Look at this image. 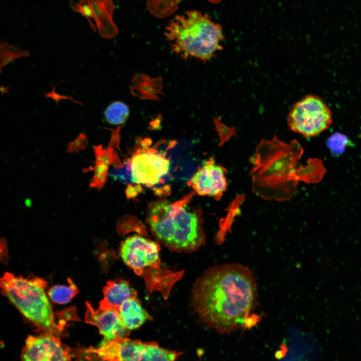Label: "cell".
Returning <instances> with one entry per match:
<instances>
[{"label": "cell", "mask_w": 361, "mask_h": 361, "mask_svg": "<svg viewBox=\"0 0 361 361\" xmlns=\"http://www.w3.org/2000/svg\"><path fill=\"white\" fill-rule=\"evenodd\" d=\"M257 285L249 268L238 264L216 265L197 279L192 302L201 320L220 333L251 328L260 317L252 314Z\"/></svg>", "instance_id": "1"}, {"label": "cell", "mask_w": 361, "mask_h": 361, "mask_svg": "<svg viewBox=\"0 0 361 361\" xmlns=\"http://www.w3.org/2000/svg\"><path fill=\"white\" fill-rule=\"evenodd\" d=\"M186 201L160 200L148 207L147 222L153 235L173 252H192L205 243L201 214Z\"/></svg>", "instance_id": "2"}, {"label": "cell", "mask_w": 361, "mask_h": 361, "mask_svg": "<svg viewBox=\"0 0 361 361\" xmlns=\"http://www.w3.org/2000/svg\"><path fill=\"white\" fill-rule=\"evenodd\" d=\"M172 51L184 59L208 61L222 49L224 37L221 26L213 22L207 14L197 10L176 16L164 31Z\"/></svg>", "instance_id": "3"}, {"label": "cell", "mask_w": 361, "mask_h": 361, "mask_svg": "<svg viewBox=\"0 0 361 361\" xmlns=\"http://www.w3.org/2000/svg\"><path fill=\"white\" fill-rule=\"evenodd\" d=\"M47 282L39 278H24L6 273L1 280L3 294L28 320L45 333L59 334L64 324L57 321L45 293Z\"/></svg>", "instance_id": "4"}, {"label": "cell", "mask_w": 361, "mask_h": 361, "mask_svg": "<svg viewBox=\"0 0 361 361\" xmlns=\"http://www.w3.org/2000/svg\"><path fill=\"white\" fill-rule=\"evenodd\" d=\"M84 350L100 361H176L182 353L161 347L155 342L127 337L103 341L99 347Z\"/></svg>", "instance_id": "5"}, {"label": "cell", "mask_w": 361, "mask_h": 361, "mask_svg": "<svg viewBox=\"0 0 361 361\" xmlns=\"http://www.w3.org/2000/svg\"><path fill=\"white\" fill-rule=\"evenodd\" d=\"M332 122L328 106L318 96L308 95L294 104L287 116L289 128L305 137L316 136Z\"/></svg>", "instance_id": "6"}, {"label": "cell", "mask_w": 361, "mask_h": 361, "mask_svg": "<svg viewBox=\"0 0 361 361\" xmlns=\"http://www.w3.org/2000/svg\"><path fill=\"white\" fill-rule=\"evenodd\" d=\"M158 242L139 235L126 238L120 244L119 254L124 263L138 275L160 266Z\"/></svg>", "instance_id": "7"}, {"label": "cell", "mask_w": 361, "mask_h": 361, "mask_svg": "<svg viewBox=\"0 0 361 361\" xmlns=\"http://www.w3.org/2000/svg\"><path fill=\"white\" fill-rule=\"evenodd\" d=\"M21 361H71L70 349L56 335L45 333L29 336L26 341Z\"/></svg>", "instance_id": "8"}, {"label": "cell", "mask_w": 361, "mask_h": 361, "mask_svg": "<svg viewBox=\"0 0 361 361\" xmlns=\"http://www.w3.org/2000/svg\"><path fill=\"white\" fill-rule=\"evenodd\" d=\"M130 162L133 183L149 187L159 183L170 167L164 156L150 151L136 153Z\"/></svg>", "instance_id": "9"}, {"label": "cell", "mask_w": 361, "mask_h": 361, "mask_svg": "<svg viewBox=\"0 0 361 361\" xmlns=\"http://www.w3.org/2000/svg\"><path fill=\"white\" fill-rule=\"evenodd\" d=\"M226 174L225 169L210 158L194 174L191 180V185L199 195L219 199L227 188Z\"/></svg>", "instance_id": "10"}, {"label": "cell", "mask_w": 361, "mask_h": 361, "mask_svg": "<svg viewBox=\"0 0 361 361\" xmlns=\"http://www.w3.org/2000/svg\"><path fill=\"white\" fill-rule=\"evenodd\" d=\"M85 320L98 328L105 341L127 337L130 332L123 323L118 310L100 307L95 309L88 302Z\"/></svg>", "instance_id": "11"}, {"label": "cell", "mask_w": 361, "mask_h": 361, "mask_svg": "<svg viewBox=\"0 0 361 361\" xmlns=\"http://www.w3.org/2000/svg\"><path fill=\"white\" fill-rule=\"evenodd\" d=\"M137 297L136 291L125 280L119 279L108 281L103 289V298L99 307L118 310L123 302Z\"/></svg>", "instance_id": "12"}, {"label": "cell", "mask_w": 361, "mask_h": 361, "mask_svg": "<svg viewBox=\"0 0 361 361\" xmlns=\"http://www.w3.org/2000/svg\"><path fill=\"white\" fill-rule=\"evenodd\" d=\"M94 17V22L100 35L110 38L117 33L113 21L114 6L112 0H88Z\"/></svg>", "instance_id": "13"}, {"label": "cell", "mask_w": 361, "mask_h": 361, "mask_svg": "<svg viewBox=\"0 0 361 361\" xmlns=\"http://www.w3.org/2000/svg\"><path fill=\"white\" fill-rule=\"evenodd\" d=\"M118 312L123 323L129 330L137 329L152 319L142 307L137 297L130 298L123 302L119 307Z\"/></svg>", "instance_id": "14"}, {"label": "cell", "mask_w": 361, "mask_h": 361, "mask_svg": "<svg viewBox=\"0 0 361 361\" xmlns=\"http://www.w3.org/2000/svg\"><path fill=\"white\" fill-rule=\"evenodd\" d=\"M68 285H56L51 287L48 295L51 299L58 304H65L69 302L78 292L76 285L68 279Z\"/></svg>", "instance_id": "15"}, {"label": "cell", "mask_w": 361, "mask_h": 361, "mask_svg": "<svg viewBox=\"0 0 361 361\" xmlns=\"http://www.w3.org/2000/svg\"><path fill=\"white\" fill-rule=\"evenodd\" d=\"M129 114L128 106L120 101H114L104 111L106 121L110 124L120 125L127 120Z\"/></svg>", "instance_id": "16"}, {"label": "cell", "mask_w": 361, "mask_h": 361, "mask_svg": "<svg viewBox=\"0 0 361 361\" xmlns=\"http://www.w3.org/2000/svg\"><path fill=\"white\" fill-rule=\"evenodd\" d=\"M350 144L348 138L339 132L333 134L327 140V145L334 156H339L343 153L346 146Z\"/></svg>", "instance_id": "17"}, {"label": "cell", "mask_w": 361, "mask_h": 361, "mask_svg": "<svg viewBox=\"0 0 361 361\" xmlns=\"http://www.w3.org/2000/svg\"><path fill=\"white\" fill-rule=\"evenodd\" d=\"M69 4L74 12L81 14L86 19L92 30L95 31L97 29L95 24L92 22H94V17L88 1L80 0L78 3H76L73 0H69Z\"/></svg>", "instance_id": "18"}, {"label": "cell", "mask_w": 361, "mask_h": 361, "mask_svg": "<svg viewBox=\"0 0 361 361\" xmlns=\"http://www.w3.org/2000/svg\"><path fill=\"white\" fill-rule=\"evenodd\" d=\"M108 175L114 180L124 183H133L130 160L120 167H116L108 170Z\"/></svg>", "instance_id": "19"}, {"label": "cell", "mask_w": 361, "mask_h": 361, "mask_svg": "<svg viewBox=\"0 0 361 361\" xmlns=\"http://www.w3.org/2000/svg\"><path fill=\"white\" fill-rule=\"evenodd\" d=\"M93 170H94V174L90 186L91 188L97 189H101L106 180L108 171L100 168H95Z\"/></svg>", "instance_id": "20"}, {"label": "cell", "mask_w": 361, "mask_h": 361, "mask_svg": "<svg viewBox=\"0 0 361 361\" xmlns=\"http://www.w3.org/2000/svg\"><path fill=\"white\" fill-rule=\"evenodd\" d=\"M87 140L84 134H81L74 141L71 142L68 146L69 151H76L83 149L87 145Z\"/></svg>", "instance_id": "21"}, {"label": "cell", "mask_w": 361, "mask_h": 361, "mask_svg": "<svg viewBox=\"0 0 361 361\" xmlns=\"http://www.w3.org/2000/svg\"><path fill=\"white\" fill-rule=\"evenodd\" d=\"M135 189L134 187H129L126 191L127 196L133 197L135 196L137 193V190Z\"/></svg>", "instance_id": "22"}]
</instances>
